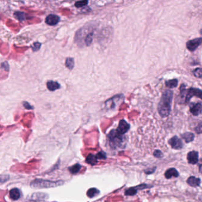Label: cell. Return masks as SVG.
<instances>
[{
    "label": "cell",
    "instance_id": "cell-1",
    "mask_svg": "<svg viewBox=\"0 0 202 202\" xmlns=\"http://www.w3.org/2000/svg\"><path fill=\"white\" fill-rule=\"evenodd\" d=\"M173 97V92L171 90H166L162 93L161 100L158 105V113L162 118L170 115Z\"/></svg>",
    "mask_w": 202,
    "mask_h": 202
},
{
    "label": "cell",
    "instance_id": "cell-2",
    "mask_svg": "<svg viewBox=\"0 0 202 202\" xmlns=\"http://www.w3.org/2000/svg\"><path fill=\"white\" fill-rule=\"evenodd\" d=\"M181 94H186V103H188L193 97H197L202 100V91L199 88H190L189 90H186L185 85L182 84L180 87V95Z\"/></svg>",
    "mask_w": 202,
    "mask_h": 202
},
{
    "label": "cell",
    "instance_id": "cell-3",
    "mask_svg": "<svg viewBox=\"0 0 202 202\" xmlns=\"http://www.w3.org/2000/svg\"><path fill=\"white\" fill-rule=\"evenodd\" d=\"M108 138L111 146L113 148L121 147L124 142V138L122 135L120 134L116 130H112L108 135Z\"/></svg>",
    "mask_w": 202,
    "mask_h": 202
},
{
    "label": "cell",
    "instance_id": "cell-4",
    "mask_svg": "<svg viewBox=\"0 0 202 202\" xmlns=\"http://www.w3.org/2000/svg\"><path fill=\"white\" fill-rule=\"evenodd\" d=\"M63 184L64 182L63 181H51L44 180H36L32 181L31 185L36 188H50L62 185Z\"/></svg>",
    "mask_w": 202,
    "mask_h": 202
},
{
    "label": "cell",
    "instance_id": "cell-5",
    "mask_svg": "<svg viewBox=\"0 0 202 202\" xmlns=\"http://www.w3.org/2000/svg\"><path fill=\"white\" fill-rule=\"evenodd\" d=\"M202 44V37H199L188 41L186 43V46L188 50L193 52L195 51Z\"/></svg>",
    "mask_w": 202,
    "mask_h": 202
},
{
    "label": "cell",
    "instance_id": "cell-6",
    "mask_svg": "<svg viewBox=\"0 0 202 202\" xmlns=\"http://www.w3.org/2000/svg\"><path fill=\"white\" fill-rule=\"evenodd\" d=\"M169 143L171 146L175 150H180L183 146L182 141L176 136L171 138L169 141Z\"/></svg>",
    "mask_w": 202,
    "mask_h": 202
},
{
    "label": "cell",
    "instance_id": "cell-7",
    "mask_svg": "<svg viewBox=\"0 0 202 202\" xmlns=\"http://www.w3.org/2000/svg\"><path fill=\"white\" fill-rule=\"evenodd\" d=\"M190 111L194 116H198L202 113V104L201 103H192L190 105Z\"/></svg>",
    "mask_w": 202,
    "mask_h": 202
},
{
    "label": "cell",
    "instance_id": "cell-8",
    "mask_svg": "<svg viewBox=\"0 0 202 202\" xmlns=\"http://www.w3.org/2000/svg\"><path fill=\"white\" fill-rule=\"evenodd\" d=\"M129 127H130V126H129V124L125 120H121L120 122V123H119L118 127L116 129V131L120 134L123 135L128 132V130L129 129Z\"/></svg>",
    "mask_w": 202,
    "mask_h": 202
},
{
    "label": "cell",
    "instance_id": "cell-9",
    "mask_svg": "<svg viewBox=\"0 0 202 202\" xmlns=\"http://www.w3.org/2000/svg\"><path fill=\"white\" fill-rule=\"evenodd\" d=\"M187 158L189 163L191 164H196L198 162L199 153L195 151L190 152L187 154Z\"/></svg>",
    "mask_w": 202,
    "mask_h": 202
},
{
    "label": "cell",
    "instance_id": "cell-10",
    "mask_svg": "<svg viewBox=\"0 0 202 202\" xmlns=\"http://www.w3.org/2000/svg\"><path fill=\"white\" fill-rule=\"evenodd\" d=\"M148 187H149V185H139L137 187H131V188H129L128 189H127L125 191V194L127 196H133V195H135V194L137 193L138 190L148 188Z\"/></svg>",
    "mask_w": 202,
    "mask_h": 202
},
{
    "label": "cell",
    "instance_id": "cell-11",
    "mask_svg": "<svg viewBox=\"0 0 202 202\" xmlns=\"http://www.w3.org/2000/svg\"><path fill=\"white\" fill-rule=\"evenodd\" d=\"M60 21V18L55 14H50L46 18V23L50 25H56Z\"/></svg>",
    "mask_w": 202,
    "mask_h": 202
},
{
    "label": "cell",
    "instance_id": "cell-12",
    "mask_svg": "<svg viewBox=\"0 0 202 202\" xmlns=\"http://www.w3.org/2000/svg\"><path fill=\"white\" fill-rule=\"evenodd\" d=\"M165 177L167 179L171 178V177H178V173L176 169L174 168L168 169L165 173Z\"/></svg>",
    "mask_w": 202,
    "mask_h": 202
},
{
    "label": "cell",
    "instance_id": "cell-13",
    "mask_svg": "<svg viewBox=\"0 0 202 202\" xmlns=\"http://www.w3.org/2000/svg\"><path fill=\"white\" fill-rule=\"evenodd\" d=\"M187 183L192 187H197L200 184V179L195 177H189L187 180Z\"/></svg>",
    "mask_w": 202,
    "mask_h": 202
},
{
    "label": "cell",
    "instance_id": "cell-14",
    "mask_svg": "<svg viewBox=\"0 0 202 202\" xmlns=\"http://www.w3.org/2000/svg\"><path fill=\"white\" fill-rule=\"evenodd\" d=\"M20 196H21L20 191L17 188L11 190L10 192V196L14 200H18L20 197Z\"/></svg>",
    "mask_w": 202,
    "mask_h": 202
},
{
    "label": "cell",
    "instance_id": "cell-15",
    "mask_svg": "<svg viewBox=\"0 0 202 202\" xmlns=\"http://www.w3.org/2000/svg\"><path fill=\"white\" fill-rule=\"evenodd\" d=\"M47 87L49 89L50 91H55L56 90H57L60 88V84L55 82V81H49L47 83Z\"/></svg>",
    "mask_w": 202,
    "mask_h": 202
},
{
    "label": "cell",
    "instance_id": "cell-16",
    "mask_svg": "<svg viewBox=\"0 0 202 202\" xmlns=\"http://www.w3.org/2000/svg\"><path fill=\"white\" fill-rule=\"evenodd\" d=\"M181 137L185 141L186 143H189L194 140V135L190 132H186L181 135Z\"/></svg>",
    "mask_w": 202,
    "mask_h": 202
},
{
    "label": "cell",
    "instance_id": "cell-17",
    "mask_svg": "<svg viewBox=\"0 0 202 202\" xmlns=\"http://www.w3.org/2000/svg\"><path fill=\"white\" fill-rule=\"evenodd\" d=\"M97 155H93V154H89L88 156L86 161L92 165H95L97 163Z\"/></svg>",
    "mask_w": 202,
    "mask_h": 202
},
{
    "label": "cell",
    "instance_id": "cell-18",
    "mask_svg": "<svg viewBox=\"0 0 202 202\" xmlns=\"http://www.w3.org/2000/svg\"><path fill=\"white\" fill-rule=\"evenodd\" d=\"M99 193H100V192L97 188H91L89 189L88 191L87 192V196L90 198H93V197L97 196Z\"/></svg>",
    "mask_w": 202,
    "mask_h": 202
},
{
    "label": "cell",
    "instance_id": "cell-19",
    "mask_svg": "<svg viewBox=\"0 0 202 202\" xmlns=\"http://www.w3.org/2000/svg\"><path fill=\"white\" fill-rule=\"evenodd\" d=\"M165 84L167 87H169L170 88H173L177 86L178 80L177 79L170 80H168V81H166Z\"/></svg>",
    "mask_w": 202,
    "mask_h": 202
},
{
    "label": "cell",
    "instance_id": "cell-20",
    "mask_svg": "<svg viewBox=\"0 0 202 202\" xmlns=\"http://www.w3.org/2000/svg\"><path fill=\"white\" fill-rule=\"evenodd\" d=\"M81 168H82V166L80 164H76L75 165L69 167V170L70 173H72V174H76V173H78L79 172Z\"/></svg>",
    "mask_w": 202,
    "mask_h": 202
},
{
    "label": "cell",
    "instance_id": "cell-21",
    "mask_svg": "<svg viewBox=\"0 0 202 202\" xmlns=\"http://www.w3.org/2000/svg\"><path fill=\"white\" fill-rule=\"evenodd\" d=\"M66 66L69 69H72L74 67V60L72 58H68L66 61Z\"/></svg>",
    "mask_w": 202,
    "mask_h": 202
},
{
    "label": "cell",
    "instance_id": "cell-22",
    "mask_svg": "<svg viewBox=\"0 0 202 202\" xmlns=\"http://www.w3.org/2000/svg\"><path fill=\"white\" fill-rule=\"evenodd\" d=\"M193 74L197 78H202V68H196L193 71Z\"/></svg>",
    "mask_w": 202,
    "mask_h": 202
},
{
    "label": "cell",
    "instance_id": "cell-23",
    "mask_svg": "<svg viewBox=\"0 0 202 202\" xmlns=\"http://www.w3.org/2000/svg\"><path fill=\"white\" fill-rule=\"evenodd\" d=\"M88 1H81L76 2L74 5L77 8H80L85 6L86 5L88 4Z\"/></svg>",
    "mask_w": 202,
    "mask_h": 202
},
{
    "label": "cell",
    "instance_id": "cell-24",
    "mask_svg": "<svg viewBox=\"0 0 202 202\" xmlns=\"http://www.w3.org/2000/svg\"><path fill=\"white\" fill-rule=\"evenodd\" d=\"M97 157V159L100 160H105L106 158V155L104 152L101 151L98 152L96 155Z\"/></svg>",
    "mask_w": 202,
    "mask_h": 202
},
{
    "label": "cell",
    "instance_id": "cell-25",
    "mask_svg": "<svg viewBox=\"0 0 202 202\" xmlns=\"http://www.w3.org/2000/svg\"><path fill=\"white\" fill-rule=\"evenodd\" d=\"M195 131L197 134H202V122H201L195 128Z\"/></svg>",
    "mask_w": 202,
    "mask_h": 202
},
{
    "label": "cell",
    "instance_id": "cell-26",
    "mask_svg": "<svg viewBox=\"0 0 202 202\" xmlns=\"http://www.w3.org/2000/svg\"><path fill=\"white\" fill-rule=\"evenodd\" d=\"M154 157H155L157 158H162V157L163 156L162 153L160 150L155 151L154 152Z\"/></svg>",
    "mask_w": 202,
    "mask_h": 202
},
{
    "label": "cell",
    "instance_id": "cell-27",
    "mask_svg": "<svg viewBox=\"0 0 202 202\" xmlns=\"http://www.w3.org/2000/svg\"><path fill=\"white\" fill-rule=\"evenodd\" d=\"M16 13L17 14H16V16L17 18H18V20H24V14H23V13L17 12Z\"/></svg>",
    "mask_w": 202,
    "mask_h": 202
},
{
    "label": "cell",
    "instance_id": "cell-28",
    "mask_svg": "<svg viewBox=\"0 0 202 202\" xmlns=\"http://www.w3.org/2000/svg\"><path fill=\"white\" fill-rule=\"evenodd\" d=\"M199 171H200V172L202 174V164L200 165V167H199Z\"/></svg>",
    "mask_w": 202,
    "mask_h": 202
}]
</instances>
